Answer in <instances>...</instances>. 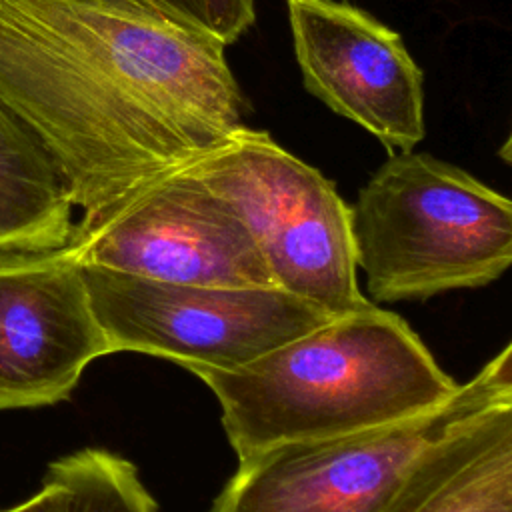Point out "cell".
<instances>
[{
    "instance_id": "7c38bea8",
    "label": "cell",
    "mask_w": 512,
    "mask_h": 512,
    "mask_svg": "<svg viewBox=\"0 0 512 512\" xmlns=\"http://www.w3.org/2000/svg\"><path fill=\"white\" fill-rule=\"evenodd\" d=\"M44 478L60 490L58 512H158L136 466L102 448L54 460Z\"/></svg>"
},
{
    "instance_id": "ba28073f",
    "label": "cell",
    "mask_w": 512,
    "mask_h": 512,
    "mask_svg": "<svg viewBox=\"0 0 512 512\" xmlns=\"http://www.w3.org/2000/svg\"><path fill=\"white\" fill-rule=\"evenodd\" d=\"M304 86L390 152L424 138V76L402 36L342 0H286Z\"/></svg>"
},
{
    "instance_id": "8992f818",
    "label": "cell",
    "mask_w": 512,
    "mask_h": 512,
    "mask_svg": "<svg viewBox=\"0 0 512 512\" xmlns=\"http://www.w3.org/2000/svg\"><path fill=\"white\" fill-rule=\"evenodd\" d=\"M110 352H142L192 368L232 370L336 318L276 286L148 280L80 264Z\"/></svg>"
},
{
    "instance_id": "6da1fadb",
    "label": "cell",
    "mask_w": 512,
    "mask_h": 512,
    "mask_svg": "<svg viewBox=\"0 0 512 512\" xmlns=\"http://www.w3.org/2000/svg\"><path fill=\"white\" fill-rule=\"evenodd\" d=\"M224 44L128 0H0V102L92 224L242 126Z\"/></svg>"
},
{
    "instance_id": "8fae6325",
    "label": "cell",
    "mask_w": 512,
    "mask_h": 512,
    "mask_svg": "<svg viewBox=\"0 0 512 512\" xmlns=\"http://www.w3.org/2000/svg\"><path fill=\"white\" fill-rule=\"evenodd\" d=\"M72 210L54 160L0 102V254L64 248L76 224Z\"/></svg>"
},
{
    "instance_id": "7a4b0ae2",
    "label": "cell",
    "mask_w": 512,
    "mask_h": 512,
    "mask_svg": "<svg viewBox=\"0 0 512 512\" xmlns=\"http://www.w3.org/2000/svg\"><path fill=\"white\" fill-rule=\"evenodd\" d=\"M238 460L422 414L458 388L410 324L374 302L232 368H192Z\"/></svg>"
},
{
    "instance_id": "52a82bcc",
    "label": "cell",
    "mask_w": 512,
    "mask_h": 512,
    "mask_svg": "<svg viewBox=\"0 0 512 512\" xmlns=\"http://www.w3.org/2000/svg\"><path fill=\"white\" fill-rule=\"evenodd\" d=\"M78 264L148 280L274 286L264 256L234 208L186 168L140 188L92 224H74Z\"/></svg>"
},
{
    "instance_id": "30bf717a",
    "label": "cell",
    "mask_w": 512,
    "mask_h": 512,
    "mask_svg": "<svg viewBox=\"0 0 512 512\" xmlns=\"http://www.w3.org/2000/svg\"><path fill=\"white\" fill-rule=\"evenodd\" d=\"M382 512H512V402L426 446Z\"/></svg>"
},
{
    "instance_id": "5bb4252c",
    "label": "cell",
    "mask_w": 512,
    "mask_h": 512,
    "mask_svg": "<svg viewBox=\"0 0 512 512\" xmlns=\"http://www.w3.org/2000/svg\"><path fill=\"white\" fill-rule=\"evenodd\" d=\"M60 508V490L54 482L42 480V488L26 498L24 502H18L10 508H0V512H58Z\"/></svg>"
},
{
    "instance_id": "4fadbf2b",
    "label": "cell",
    "mask_w": 512,
    "mask_h": 512,
    "mask_svg": "<svg viewBox=\"0 0 512 512\" xmlns=\"http://www.w3.org/2000/svg\"><path fill=\"white\" fill-rule=\"evenodd\" d=\"M178 24L216 38L224 46L254 22V0H128Z\"/></svg>"
},
{
    "instance_id": "3957f363",
    "label": "cell",
    "mask_w": 512,
    "mask_h": 512,
    "mask_svg": "<svg viewBox=\"0 0 512 512\" xmlns=\"http://www.w3.org/2000/svg\"><path fill=\"white\" fill-rule=\"evenodd\" d=\"M350 224L378 302L486 286L512 262V202L426 152L392 154L358 192Z\"/></svg>"
},
{
    "instance_id": "277c9868",
    "label": "cell",
    "mask_w": 512,
    "mask_h": 512,
    "mask_svg": "<svg viewBox=\"0 0 512 512\" xmlns=\"http://www.w3.org/2000/svg\"><path fill=\"white\" fill-rule=\"evenodd\" d=\"M184 168L234 208L276 288L332 316L370 302L356 280L350 206L324 174L270 134L240 126Z\"/></svg>"
},
{
    "instance_id": "9c48e42d",
    "label": "cell",
    "mask_w": 512,
    "mask_h": 512,
    "mask_svg": "<svg viewBox=\"0 0 512 512\" xmlns=\"http://www.w3.org/2000/svg\"><path fill=\"white\" fill-rule=\"evenodd\" d=\"M110 354L68 248L0 254V410L66 400Z\"/></svg>"
},
{
    "instance_id": "5b68a950",
    "label": "cell",
    "mask_w": 512,
    "mask_h": 512,
    "mask_svg": "<svg viewBox=\"0 0 512 512\" xmlns=\"http://www.w3.org/2000/svg\"><path fill=\"white\" fill-rule=\"evenodd\" d=\"M504 402H512L510 344L422 414L344 436L284 442L238 460L208 512H382L426 446Z\"/></svg>"
}]
</instances>
